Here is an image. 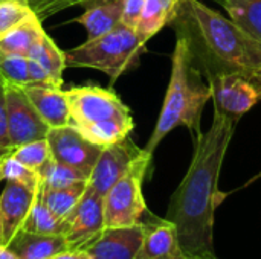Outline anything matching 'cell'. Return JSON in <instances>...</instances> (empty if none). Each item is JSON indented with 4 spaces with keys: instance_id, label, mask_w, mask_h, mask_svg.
Segmentation results:
<instances>
[{
    "instance_id": "obj_6",
    "label": "cell",
    "mask_w": 261,
    "mask_h": 259,
    "mask_svg": "<svg viewBox=\"0 0 261 259\" xmlns=\"http://www.w3.org/2000/svg\"><path fill=\"white\" fill-rule=\"evenodd\" d=\"M153 154L142 148L124 176L104 195V226L130 227L139 224L148 212L142 192Z\"/></svg>"
},
{
    "instance_id": "obj_37",
    "label": "cell",
    "mask_w": 261,
    "mask_h": 259,
    "mask_svg": "<svg viewBox=\"0 0 261 259\" xmlns=\"http://www.w3.org/2000/svg\"><path fill=\"white\" fill-rule=\"evenodd\" d=\"M0 244H3V246H5V243H3V237H2V224H0Z\"/></svg>"
},
{
    "instance_id": "obj_9",
    "label": "cell",
    "mask_w": 261,
    "mask_h": 259,
    "mask_svg": "<svg viewBox=\"0 0 261 259\" xmlns=\"http://www.w3.org/2000/svg\"><path fill=\"white\" fill-rule=\"evenodd\" d=\"M66 232L64 238L70 250H80L87 243L95 240L104 231V197L86 188L81 200L73 211L64 218Z\"/></svg>"
},
{
    "instance_id": "obj_32",
    "label": "cell",
    "mask_w": 261,
    "mask_h": 259,
    "mask_svg": "<svg viewBox=\"0 0 261 259\" xmlns=\"http://www.w3.org/2000/svg\"><path fill=\"white\" fill-rule=\"evenodd\" d=\"M49 259H92L86 252L83 250H67V252H63V253H58L55 256Z\"/></svg>"
},
{
    "instance_id": "obj_23",
    "label": "cell",
    "mask_w": 261,
    "mask_h": 259,
    "mask_svg": "<svg viewBox=\"0 0 261 259\" xmlns=\"http://www.w3.org/2000/svg\"><path fill=\"white\" fill-rule=\"evenodd\" d=\"M228 17L261 40V0H214Z\"/></svg>"
},
{
    "instance_id": "obj_38",
    "label": "cell",
    "mask_w": 261,
    "mask_h": 259,
    "mask_svg": "<svg viewBox=\"0 0 261 259\" xmlns=\"http://www.w3.org/2000/svg\"><path fill=\"white\" fill-rule=\"evenodd\" d=\"M260 176H261V174H260ZM260 176H258V177H260Z\"/></svg>"
},
{
    "instance_id": "obj_7",
    "label": "cell",
    "mask_w": 261,
    "mask_h": 259,
    "mask_svg": "<svg viewBox=\"0 0 261 259\" xmlns=\"http://www.w3.org/2000/svg\"><path fill=\"white\" fill-rule=\"evenodd\" d=\"M211 87L214 113L240 121L261 101V87L239 75H217L206 79Z\"/></svg>"
},
{
    "instance_id": "obj_12",
    "label": "cell",
    "mask_w": 261,
    "mask_h": 259,
    "mask_svg": "<svg viewBox=\"0 0 261 259\" xmlns=\"http://www.w3.org/2000/svg\"><path fill=\"white\" fill-rule=\"evenodd\" d=\"M144 241V223L130 227H104L83 249L92 259H136Z\"/></svg>"
},
{
    "instance_id": "obj_20",
    "label": "cell",
    "mask_w": 261,
    "mask_h": 259,
    "mask_svg": "<svg viewBox=\"0 0 261 259\" xmlns=\"http://www.w3.org/2000/svg\"><path fill=\"white\" fill-rule=\"evenodd\" d=\"M179 0H145L139 23L136 26V34L147 43L161 29L171 24L176 17Z\"/></svg>"
},
{
    "instance_id": "obj_16",
    "label": "cell",
    "mask_w": 261,
    "mask_h": 259,
    "mask_svg": "<svg viewBox=\"0 0 261 259\" xmlns=\"http://www.w3.org/2000/svg\"><path fill=\"white\" fill-rule=\"evenodd\" d=\"M21 89L49 128L69 125V101L66 92L58 87L35 82H29Z\"/></svg>"
},
{
    "instance_id": "obj_25",
    "label": "cell",
    "mask_w": 261,
    "mask_h": 259,
    "mask_svg": "<svg viewBox=\"0 0 261 259\" xmlns=\"http://www.w3.org/2000/svg\"><path fill=\"white\" fill-rule=\"evenodd\" d=\"M11 156L20 163L26 165L28 168L37 172L52 159L47 139H38V140H32L23 145L14 147L11 148Z\"/></svg>"
},
{
    "instance_id": "obj_11",
    "label": "cell",
    "mask_w": 261,
    "mask_h": 259,
    "mask_svg": "<svg viewBox=\"0 0 261 259\" xmlns=\"http://www.w3.org/2000/svg\"><path fill=\"white\" fill-rule=\"evenodd\" d=\"M141 153L142 148H139L130 136L116 143L102 147L101 154L89 176L87 186L104 197Z\"/></svg>"
},
{
    "instance_id": "obj_1",
    "label": "cell",
    "mask_w": 261,
    "mask_h": 259,
    "mask_svg": "<svg viewBox=\"0 0 261 259\" xmlns=\"http://www.w3.org/2000/svg\"><path fill=\"white\" fill-rule=\"evenodd\" d=\"M237 124L214 113L210 128L193 137L194 153L190 168L171 195L165 217L174 226L187 256L216 255L214 214L226 197L219 189V179Z\"/></svg>"
},
{
    "instance_id": "obj_36",
    "label": "cell",
    "mask_w": 261,
    "mask_h": 259,
    "mask_svg": "<svg viewBox=\"0 0 261 259\" xmlns=\"http://www.w3.org/2000/svg\"><path fill=\"white\" fill-rule=\"evenodd\" d=\"M0 2H21V3H28L29 5V0H0Z\"/></svg>"
},
{
    "instance_id": "obj_15",
    "label": "cell",
    "mask_w": 261,
    "mask_h": 259,
    "mask_svg": "<svg viewBox=\"0 0 261 259\" xmlns=\"http://www.w3.org/2000/svg\"><path fill=\"white\" fill-rule=\"evenodd\" d=\"M144 223V241L136 259H188L184 253L174 226L167 218L150 215Z\"/></svg>"
},
{
    "instance_id": "obj_22",
    "label": "cell",
    "mask_w": 261,
    "mask_h": 259,
    "mask_svg": "<svg viewBox=\"0 0 261 259\" xmlns=\"http://www.w3.org/2000/svg\"><path fill=\"white\" fill-rule=\"evenodd\" d=\"M23 231L41 234V235H63L66 232V221L58 218L38 197L37 198L21 226Z\"/></svg>"
},
{
    "instance_id": "obj_8",
    "label": "cell",
    "mask_w": 261,
    "mask_h": 259,
    "mask_svg": "<svg viewBox=\"0 0 261 259\" xmlns=\"http://www.w3.org/2000/svg\"><path fill=\"white\" fill-rule=\"evenodd\" d=\"M6 125L11 148L46 139L50 130L23 89L11 84H6Z\"/></svg>"
},
{
    "instance_id": "obj_21",
    "label": "cell",
    "mask_w": 261,
    "mask_h": 259,
    "mask_svg": "<svg viewBox=\"0 0 261 259\" xmlns=\"http://www.w3.org/2000/svg\"><path fill=\"white\" fill-rule=\"evenodd\" d=\"M86 188H87V182L70 185L66 188H58V189H49V188L40 186L38 197L58 218L64 220L78 205Z\"/></svg>"
},
{
    "instance_id": "obj_2",
    "label": "cell",
    "mask_w": 261,
    "mask_h": 259,
    "mask_svg": "<svg viewBox=\"0 0 261 259\" xmlns=\"http://www.w3.org/2000/svg\"><path fill=\"white\" fill-rule=\"evenodd\" d=\"M205 79L239 75L261 87V40L199 0H179L171 21Z\"/></svg>"
},
{
    "instance_id": "obj_4",
    "label": "cell",
    "mask_w": 261,
    "mask_h": 259,
    "mask_svg": "<svg viewBox=\"0 0 261 259\" xmlns=\"http://www.w3.org/2000/svg\"><path fill=\"white\" fill-rule=\"evenodd\" d=\"M66 95L69 125L95 145L116 143L135 128L132 110L112 89L87 84L72 87Z\"/></svg>"
},
{
    "instance_id": "obj_30",
    "label": "cell",
    "mask_w": 261,
    "mask_h": 259,
    "mask_svg": "<svg viewBox=\"0 0 261 259\" xmlns=\"http://www.w3.org/2000/svg\"><path fill=\"white\" fill-rule=\"evenodd\" d=\"M145 0H124L122 5V24L130 27V29H136L142 9H144Z\"/></svg>"
},
{
    "instance_id": "obj_18",
    "label": "cell",
    "mask_w": 261,
    "mask_h": 259,
    "mask_svg": "<svg viewBox=\"0 0 261 259\" xmlns=\"http://www.w3.org/2000/svg\"><path fill=\"white\" fill-rule=\"evenodd\" d=\"M124 0H109L89 6L73 21L87 31V40L98 38L122 23Z\"/></svg>"
},
{
    "instance_id": "obj_5",
    "label": "cell",
    "mask_w": 261,
    "mask_h": 259,
    "mask_svg": "<svg viewBox=\"0 0 261 259\" xmlns=\"http://www.w3.org/2000/svg\"><path fill=\"white\" fill-rule=\"evenodd\" d=\"M145 44L135 29L121 23L110 32L66 50V67L96 69L106 73L110 84H113L122 73L138 64Z\"/></svg>"
},
{
    "instance_id": "obj_17",
    "label": "cell",
    "mask_w": 261,
    "mask_h": 259,
    "mask_svg": "<svg viewBox=\"0 0 261 259\" xmlns=\"http://www.w3.org/2000/svg\"><path fill=\"white\" fill-rule=\"evenodd\" d=\"M6 247L17 259H49L70 250L63 235H41L23 229L8 241Z\"/></svg>"
},
{
    "instance_id": "obj_29",
    "label": "cell",
    "mask_w": 261,
    "mask_h": 259,
    "mask_svg": "<svg viewBox=\"0 0 261 259\" xmlns=\"http://www.w3.org/2000/svg\"><path fill=\"white\" fill-rule=\"evenodd\" d=\"M34 11L28 3L21 2H0V37L24 20Z\"/></svg>"
},
{
    "instance_id": "obj_35",
    "label": "cell",
    "mask_w": 261,
    "mask_h": 259,
    "mask_svg": "<svg viewBox=\"0 0 261 259\" xmlns=\"http://www.w3.org/2000/svg\"><path fill=\"white\" fill-rule=\"evenodd\" d=\"M188 259H217L216 255H211V256H188Z\"/></svg>"
},
{
    "instance_id": "obj_14",
    "label": "cell",
    "mask_w": 261,
    "mask_h": 259,
    "mask_svg": "<svg viewBox=\"0 0 261 259\" xmlns=\"http://www.w3.org/2000/svg\"><path fill=\"white\" fill-rule=\"evenodd\" d=\"M38 188H31L17 182H6L0 195V224L5 246L21 229L37 198Z\"/></svg>"
},
{
    "instance_id": "obj_28",
    "label": "cell",
    "mask_w": 261,
    "mask_h": 259,
    "mask_svg": "<svg viewBox=\"0 0 261 259\" xmlns=\"http://www.w3.org/2000/svg\"><path fill=\"white\" fill-rule=\"evenodd\" d=\"M101 2L104 0H29V6L37 14V17L43 21L44 18H49L67 8H73V6L89 8Z\"/></svg>"
},
{
    "instance_id": "obj_26",
    "label": "cell",
    "mask_w": 261,
    "mask_h": 259,
    "mask_svg": "<svg viewBox=\"0 0 261 259\" xmlns=\"http://www.w3.org/2000/svg\"><path fill=\"white\" fill-rule=\"evenodd\" d=\"M0 76L6 84L23 87L31 82L29 64L26 56L12 55L0 50Z\"/></svg>"
},
{
    "instance_id": "obj_3",
    "label": "cell",
    "mask_w": 261,
    "mask_h": 259,
    "mask_svg": "<svg viewBox=\"0 0 261 259\" xmlns=\"http://www.w3.org/2000/svg\"><path fill=\"white\" fill-rule=\"evenodd\" d=\"M211 99V87L194 66L188 46L182 37L176 38L171 56V75L156 127L144 150L154 153L159 143L177 127H185L197 136L206 102Z\"/></svg>"
},
{
    "instance_id": "obj_33",
    "label": "cell",
    "mask_w": 261,
    "mask_h": 259,
    "mask_svg": "<svg viewBox=\"0 0 261 259\" xmlns=\"http://www.w3.org/2000/svg\"><path fill=\"white\" fill-rule=\"evenodd\" d=\"M0 259H17L9 250H8V247L6 246H3V244H0Z\"/></svg>"
},
{
    "instance_id": "obj_24",
    "label": "cell",
    "mask_w": 261,
    "mask_h": 259,
    "mask_svg": "<svg viewBox=\"0 0 261 259\" xmlns=\"http://www.w3.org/2000/svg\"><path fill=\"white\" fill-rule=\"evenodd\" d=\"M40 186L49 188V189H58V188H66L70 185L76 183H84L89 180V177L64 163H60L54 159H50L40 171Z\"/></svg>"
},
{
    "instance_id": "obj_34",
    "label": "cell",
    "mask_w": 261,
    "mask_h": 259,
    "mask_svg": "<svg viewBox=\"0 0 261 259\" xmlns=\"http://www.w3.org/2000/svg\"><path fill=\"white\" fill-rule=\"evenodd\" d=\"M11 151V148H5V147H0V160Z\"/></svg>"
},
{
    "instance_id": "obj_13",
    "label": "cell",
    "mask_w": 261,
    "mask_h": 259,
    "mask_svg": "<svg viewBox=\"0 0 261 259\" xmlns=\"http://www.w3.org/2000/svg\"><path fill=\"white\" fill-rule=\"evenodd\" d=\"M31 82L61 89L63 72L66 69L64 52L54 43L44 31L28 55Z\"/></svg>"
},
{
    "instance_id": "obj_10",
    "label": "cell",
    "mask_w": 261,
    "mask_h": 259,
    "mask_svg": "<svg viewBox=\"0 0 261 259\" xmlns=\"http://www.w3.org/2000/svg\"><path fill=\"white\" fill-rule=\"evenodd\" d=\"M46 139L54 160L72 166L84 172L87 177L90 176L102 150V147L92 143L70 125L50 128Z\"/></svg>"
},
{
    "instance_id": "obj_19",
    "label": "cell",
    "mask_w": 261,
    "mask_h": 259,
    "mask_svg": "<svg viewBox=\"0 0 261 259\" xmlns=\"http://www.w3.org/2000/svg\"><path fill=\"white\" fill-rule=\"evenodd\" d=\"M43 32L44 29L41 26V20L35 12H32L0 37V50L28 58L31 49Z\"/></svg>"
},
{
    "instance_id": "obj_31",
    "label": "cell",
    "mask_w": 261,
    "mask_h": 259,
    "mask_svg": "<svg viewBox=\"0 0 261 259\" xmlns=\"http://www.w3.org/2000/svg\"><path fill=\"white\" fill-rule=\"evenodd\" d=\"M0 147L11 148L6 125V82L0 76Z\"/></svg>"
},
{
    "instance_id": "obj_27",
    "label": "cell",
    "mask_w": 261,
    "mask_h": 259,
    "mask_svg": "<svg viewBox=\"0 0 261 259\" xmlns=\"http://www.w3.org/2000/svg\"><path fill=\"white\" fill-rule=\"evenodd\" d=\"M17 182L31 188L40 186V176L37 171L28 168L11 156V151L0 160V182Z\"/></svg>"
}]
</instances>
